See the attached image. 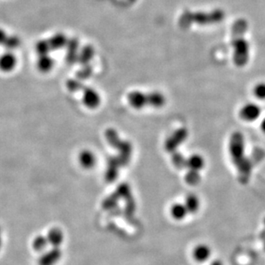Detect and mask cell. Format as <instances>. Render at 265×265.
<instances>
[{
  "label": "cell",
  "mask_w": 265,
  "mask_h": 265,
  "mask_svg": "<svg viewBox=\"0 0 265 265\" xmlns=\"http://www.w3.org/2000/svg\"><path fill=\"white\" fill-rule=\"evenodd\" d=\"M245 140L240 132H234L229 140V154L235 169L237 177L241 183L245 184L251 179L252 173V163L246 155Z\"/></svg>",
  "instance_id": "obj_1"
},
{
  "label": "cell",
  "mask_w": 265,
  "mask_h": 265,
  "mask_svg": "<svg viewBox=\"0 0 265 265\" xmlns=\"http://www.w3.org/2000/svg\"><path fill=\"white\" fill-rule=\"evenodd\" d=\"M248 24L244 19L236 21L233 27L232 46L234 48V65L237 67H244L250 59V44L245 39Z\"/></svg>",
  "instance_id": "obj_2"
},
{
  "label": "cell",
  "mask_w": 265,
  "mask_h": 265,
  "mask_svg": "<svg viewBox=\"0 0 265 265\" xmlns=\"http://www.w3.org/2000/svg\"><path fill=\"white\" fill-rule=\"evenodd\" d=\"M225 14L222 10H214L210 12H190L185 11L182 14L179 23L182 27H189L190 24H197L200 25L217 24L222 21Z\"/></svg>",
  "instance_id": "obj_3"
},
{
  "label": "cell",
  "mask_w": 265,
  "mask_h": 265,
  "mask_svg": "<svg viewBox=\"0 0 265 265\" xmlns=\"http://www.w3.org/2000/svg\"><path fill=\"white\" fill-rule=\"evenodd\" d=\"M262 114L261 108L254 103H248L241 107L238 115L241 120L253 122L258 120Z\"/></svg>",
  "instance_id": "obj_4"
},
{
  "label": "cell",
  "mask_w": 265,
  "mask_h": 265,
  "mask_svg": "<svg viewBox=\"0 0 265 265\" xmlns=\"http://www.w3.org/2000/svg\"><path fill=\"white\" fill-rule=\"evenodd\" d=\"M62 252L59 247H53L51 250L41 255L38 260L39 265H55L61 258Z\"/></svg>",
  "instance_id": "obj_5"
},
{
  "label": "cell",
  "mask_w": 265,
  "mask_h": 265,
  "mask_svg": "<svg viewBox=\"0 0 265 265\" xmlns=\"http://www.w3.org/2000/svg\"><path fill=\"white\" fill-rule=\"evenodd\" d=\"M17 63V57L10 51L6 52L0 56V70L2 72H11L16 67Z\"/></svg>",
  "instance_id": "obj_6"
},
{
  "label": "cell",
  "mask_w": 265,
  "mask_h": 265,
  "mask_svg": "<svg viewBox=\"0 0 265 265\" xmlns=\"http://www.w3.org/2000/svg\"><path fill=\"white\" fill-rule=\"evenodd\" d=\"M211 256V249L206 244H199L193 251V258L199 263L205 262Z\"/></svg>",
  "instance_id": "obj_7"
},
{
  "label": "cell",
  "mask_w": 265,
  "mask_h": 265,
  "mask_svg": "<svg viewBox=\"0 0 265 265\" xmlns=\"http://www.w3.org/2000/svg\"><path fill=\"white\" fill-rule=\"evenodd\" d=\"M47 238L48 244H51L53 247H59L64 239V235L59 228L54 227L48 232Z\"/></svg>",
  "instance_id": "obj_8"
},
{
  "label": "cell",
  "mask_w": 265,
  "mask_h": 265,
  "mask_svg": "<svg viewBox=\"0 0 265 265\" xmlns=\"http://www.w3.org/2000/svg\"><path fill=\"white\" fill-rule=\"evenodd\" d=\"M54 66V59L48 55H41L37 60V68L41 72H48Z\"/></svg>",
  "instance_id": "obj_9"
},
{
  "label": "cell",
  "mask_w": 265,
  "mask_h": 265,
  "mask_svg": "<svg viewBox=\"0 0 265 265\" xmlns=\"http://www.w3.org/2000/svg\"><path fill=\"white\" fill-rule=\"evenodd\" d=\"M48 42L52 51V50H56L59 48H63L67 43V40L64 34H57L52 36L50 39H48Z\"/></svg>",
  "instance_id": "obj_10"
},
{
  "label": "cell",
  "mask_w": 265,
  "mask_h": 265,
  "mask_svg": "<svg viewBox=\"0 0 265 265\" xmlns=\"http://www.w3.org/2000/svg\"><path fill=\"white\" fill-rule=\"evenodd\" d=\"M48 240L47 237H45L43 235H38L34 237L32 243V246L34 251L43 252L46 250V248L48 247Z\"/></svg>",
  "instance_id": "obj_11"
},
{
  "label": "cell",
  "mask_w": 265,
  "mask_h": 265,
  "mask_svg": "<svg viewBox=\"0 0 265 265\" xmlns=\"http://www.w3.org/2000/svg\"><path fill=\"white\" fill-rule=\"evenodd\" d=\"M188 213L186 206L182 204H174L171 208V214L175 220H182Z\"/></svg>",
  "instance_id": "obj_12"
},
{
  "label": "cell",
  "mask_w": 265,
  "mask_h": 265,
  "mask_svg": "<svg viewBox=\"0 0 265 265\" xmlns=\"http://www.w3.org/2000/svg\"><path fill=\"white\" fill-rule=\"evenodd\" d=\"M86 106L89 108H95L99 103V96L94 90L88 89L86 94V98L84 99Z\"/></svg>",
  "instance_id": "obj_13"
},
{
  "label": "cell",
  "mask_w": 265,
  "mask_h": 265,
  "mask_svg": "<svg viewBox=\"0 0 265 265\" xmlns=\"http://www.w3.org/2000/svg\"><path fill=\"white\" fill-rule=\"evenodd\" d=\"M204 159L203 157H201L199 155H193L188 160V165L190 168L198 172L199 170H202L204 166Z\"/></svg>",
  "instance_id": "obj_14"
},
{
  "label": "cell",
  "mask_w": 265,
  "mask_h": 265,
  "mask_svg": "<svg viewBox=\"0 0 265 265\" xmlns=\"http://www.w3.org/2000/svg\"><path fill=\"white\" fill-rule=\"evenodd\" d=\"M199 200L196 196L190 195L186 198L185 206L188 213H196L199 209Z\"/></svg>",
  "instance_id": "obj_15"
},
{
  "label": "cell",
  "mask_w": 265,
  "mask_h": 265,
  "mask_svg": "<svg viewBox=\"0 0 265 265\" xmlns=\"http://www.w3.org/2000/svg\"><path fill=\"white\" fill-rule=\"evenodd\" d=\"M79 158H80V163L86 168H90L95 164V157L89 151H83Z\"/></svg>",
  "instance_id": "obj_16"
},
{
  "label": "cell",
  "mask_w": 265,
  "mask_h": 265,
  "mask_svg": "<svg viewBox=\"0 0 265 265\" xmlns=\"http://www.w3.org/2000/svg\"><path fill=\"white\" fill-rule=\"evenodd\" d=\"M20 45V38L17 37V35H9V37L7 39L5 44L3 45V47L8 49L9 51H11V50L18 48Z\"/></svg>",
  "instance_id": "obj_17"
},
{
  "label": "cell",
  "mask_w": 265,
  "mask_h": 265,
  "mask_svg": "<svg viewBox=\"0 0 265 265\" xmlns=\"http://www.w3.org/2000/svg\"><path fill=\"white\" fill-rule=\"evenodd\" d=\"M35 51L37 52L39 56L48 55V53L51 51V48L49 47L48 40L38 41L36 45H35Z\"/></svg>",
  "instance_id": "obj_18"
},
{
  "label": "cell",
  "mask_w": 265,
  "mask_h": 265,
  "mask_svg": "<svg viewBox=\"0 0 265 265\" xmlns=\"http://www.w3.org/2000/svg\"><path fill=\"white\" fill-rule=\"evenodd\" d=\"M253 95L258 100H265V83H258L253 88Z\"/></svg>",
  "instance_id": "obj_19"
},
{
  "label": "cell",
  "mask_w": 265,
  "mask_h": 265,
  "mask_svg": "<svg viewBox=\"0 0 265 265\" xmlns=\"http://www.w3.org/2000/svg\"><path fill=\"white\" fill-rule=\"evenodd\" d=\"M200 178L201 177H200L199 174H198V172L192 170V172H189V174H188L187 182H189V184H191V185H195V184H197L199 182Z\"/></svg>",
  "instance_id": "obj_20"
},
{
  "label": "cell",
  "mask_w": 265,
  "mask_h": 265,
  "mask_svg": "<svg viewBox=\"0 0 265 265\" xmlns=\"http://www.w3.org/2000/svg\"><path fill=\"white\" fill-rule=\"evenodd\" d=\"M85 51L83 52L82 59L85 61H88L90 58H92L94 50L90 47H86V49H84Z\"/></svg>",
  "instance_id": "obj_21"
},
{
  "label": "cell",
  "mask_w": 265,
  "mask_h": 265,
  "mask_svg": "<svg viewBox=\"0 0 265 265\" xmlns=\"http://www.w3.org/2000/svg\"><path fill=\"white\" fill-rule=\"evenodd\" d=\"M8 37H9V35L7 34L6 32L3 30V29H0V45L1 46L5 44Z\"/></svg>",
  "instance_id": "obj_22"
},
{
  "label": "cell",
  "mask_w": 265,
  "mask_h": 265,
  "mask_svg": "<svg viewBox=\"0 0 265 265\" xmlns=\"http://www.w3.org/2000/svg\"><path fill=\"white\" fill-rule=\"evenodd\" d=\"M260 128H261L262 132L265 134V117L261 120V123H260Z\"/></svg>",
  "instance_id": "obj_23"
},
{
  "label": "cell",
  "mask_w": 265,
  "mask_h": 265,
  "mask_svg": "<svg viewBox=\"0 0 265 265\" xmlns=\"http://www.w3.org/2000/svg\"><path fill=\"white\" fill-rule=\"evenodd\" d=\"M211 265H224L223 263L220 261V260H214V261L212 262Z\"/></svg>",
  "instance_id": "obj_24"
},
{
  "label": "cell",
  "mask_w": 265,
  "mask_h": 265,
  "mask_svg": "<svg viewBox=\"0 0 265 265\" xmlns=\"http://www.w3.org/2000/svg\"><path fill=\"white\" fill-rule=\"evenodd\" d=\"M2 246V236H1V228H0V249Z\"/></svg>",
  "instance_id": "obj_25"
},
{
  "label": "cell",
  "mask_w": 265,
  "mask_h": 265,
  "mask_svg": "<svg viewBox=\"0 0 265 265\" xmlns=\"http://www.w3.org/2000/svg\"><path fill=\"white\" fill-rule=\"evenodd\" d=\"M130 1H132V2H134V1H136V0H130Z\"/></svg>",
  "instance_id": "obj_26"
},
{
  "label": "cell",
  "mask_w": 265,
  "mask_h": 265,
  "mask_svg": "<svg viewBox=\"0 0 265 265\" xmlns=\"http://www.w3.org/2000/svg\"><path fill=\"white\" fill-rule=\"evenodd\" d=\"M264 223H265V220H264Z\"/></svg>",
  "instance_id": "obj_27"
},
{
  "label": "cell",
  "mask_w": 265,
  "mask_h": 265,
  "mask_svg": "<svg viewBox=\"0 0 265 265\" xmlns=\"http://www.w3.org/2000/svg\"></svg>",
  "instance_id": "obj_28"
}]
</instances>
